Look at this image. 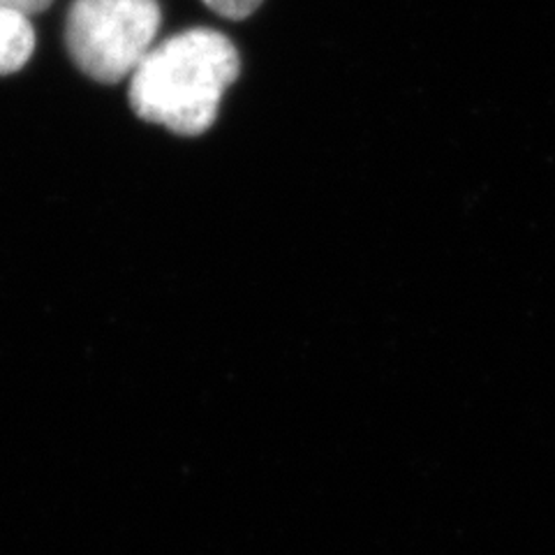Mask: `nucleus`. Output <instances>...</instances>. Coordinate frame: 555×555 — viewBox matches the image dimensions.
Returning a JSON list of instances; mask_svg holds the SVG:
<instances>
[{
  "label": "nucleus",
  "mask_w": 555,
  "mask_h": 555,
  "mask_svg": "<svg viewBox=\"0 0 555 555\" xmlns=\"http://www.w3.org/2000/svg\"><path fill=\"white\" fill-rule=\"evenodd\" d=\"M204 5L224 16V20H246L262 5V0H204Z\"/></svg>",
  "instance_id": "20e7f679"
},
{
  "label": "nucleus",
  "mask_w": 555,
  "mask_h": 555,
  "mask_svg": "<svg viewBox=\"0 0 555 555\" xmlns=\"http://www.w3.org/2000/svg\"><path fill=\"white\" fill-rule=\"evenodd\" d=\"M160 28L158 0H75L65 44L83 75L100 83L130 77Z\"/></svg>",
  "instance_id": "f03ea898"
},
{
  "label": "nucleus",
  "mask_w": 555,
  "mask_h": 555,
  "mask_svg": "<svg viewBox=\"0 0 555 555\" xmlns=\"http://www.w3.org/2000/svg\"><path fill=\"white\" fill-rule=\"evenodd\" d=\"M236 77V47L218 30L193 28L149 51L130 75L128 100L149 124L197 137L216 124L222 93Z\"/></svg>",
  "instance_id": "f257e3e1"
},
{
  "label": "nucleus",
  "mask_w": 555,
  "mask_h": 555,
  "mask_svg": "<svg viewBox=\"0 0 555 555\" xmlns=\"http://www.w3.org/2000/svg\"><path fill=\"white\" fill-rule=\"evenodd\" d=\"M35 49V30L28 14L0 8V77L22 69Z\"/></svg>",
  "instance_id": "7ed1b4c3"
},
{
  "label": "nucleus",
  "mask_w": 555,
  "mask_h": 555,
  "mask_svg": "<svg viewBox=\"0 0 555 555\" xmlns=\"http://www.w3.org/2000/svg\"><path fill=\"white\" fill-rule=\"evenodd\" d=\"M51 5V0H0V8L20 10L24 14H38Z\"/></svg>",
  "instance_id": "39448f33"
}]
</instances>
